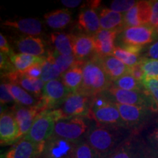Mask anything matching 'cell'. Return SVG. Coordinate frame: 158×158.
Returning <instances> with one entry per match:
<instances>
[{"label":"cell","mask_w":158,"mask_h":158,"mask_svg":"<svg viewBox=\"0 0 158 158\" xmlns=\"http://www.w3.org/2000/svg\"><path fill=\"white\" fill-rule=\"evenodd\" d=\"M128 130L104 127L97 124L89 126L85 139L100 158H105L127 139Z\"/></svg>","instance_id":"cell-1"},{"label":"cell","mask_w":158,"mask_h":158,"mask_svg":"<svg viewBox=\"0 0 158 158\" xmlns=\"http://www.w3.org/2000/svg\"><path fill=\"white\" fill-rule=\"evenodd\" d=\"M82 69L83 82L78 92L93 98L103 93L112 85V81L105 72L96 55L85 61Z\"/></svg>","instance_id":"cell-2"},{"label":"cell","mask_w":158,"mask_h":158,"mask_svg":"<svg viewBox=\"0 0 158 158\" xmlns=\"http://www.w3.org/2000/svg\"><path fill=\"white\" fill-rule=\"evenodd\" d=\"M87 118L98 126L126 129L115 104L102 94L92 98Z\"/></svg>","instance_id":"cell-3"},{"label":"cell","mask_w":158,"mask_h":158,"mask_svg":"<svg viewBox=\"0 0 158 158\" xmlns=\"http://www.w3.org/2000/svg\"><path fill=\"white\" fill-rule=\"evenodd\" d=\"M61 119H64V116L60 108L44 110L37 116L29 133L24 137L44 147L46 141L54 135L55 123Z\"/></svg>","instance_id":"cell-4"},{"label":"cell","mask_w":158,"mask_h":158,"mask_svg":"<svg viewBox=\"0 0 158 158\" xmlns=\"http://www.w3.org/2000/svg\"><path fill=\"white\" fill-rule=\"evenodd\" d=\"M101 94L114 103L147 108L154 113L158 111V105L146 89L141 91H128L110 86Z\"/></svg>","instance_id":"cell-5"},{"label":"cell","mask_w":158,"mask_h":158,"mask_svg":"<svg viewBox=\"0 0 158 158\" xmlns=\"http://www.w3.org/2000/svg\"><path fill=\"white\" fill-rule=\"evenodd\" d=\"M105 158H157V153L140 138L130 135Z\"/></svg>","instance_id":"cell-6"},{"label":"cell","mask_w":158,"mask_h":158,"mask_svg":"<svg viewBox=\"0 0 158 158\" xmlns=\"http://www.w3.org/2000/svg\"><path fill=\"white\" fill-rule=\"evenodd\" d=\"M70 93L61 79L50 81L44 84L42 94L39 98V106L43 110L57 109L62 106Z\"/></svg>","instance_id":"cell-7"},{"label":"cell","mask_w":158,"mask_h":158,"mask_svg":"<svg viewBox=\"0 0 158 158\" xmlns=\"http://www.w3.org/2000/svg\"><path fill=\"white\" fill-rule=\"evenodd\" d=\"M158 37L155 29L149 25L136 27H126L118 33L117 39L122 45H132L143 47L151 44ZM118 45V46H120Z\"/></svg>","instance_id":"cell-8"},{"label":"cell","mask_w":158,"mask_h":158,"mask_svg":"<svg viewBox=\"0 0 158 158\" xmlns=\"http://www.w3.org/2000/svg\"><path fill=\"white\" fill-rule=\"evenodd\" d=\"M89 126L83 117L61 119L55 123L54 135L72 141H78L85 138Z\"/></svg>","instance_id":"cell-9"},{"label":"cell","mask_w":158,"mask_h":158,"mask_svg":"<svg viewBox=\"0 0 158 158\" xmlns=\"http://www.w3.org/2000/svg\"><path fill=\"white\" fill-rule=\"evenodd\" d=\"M119 112L124 127L128 130H135L143 127L150 119L151 110L140 106L114 103Z\"/></svg>","instance_id":"cell-10"},{"label":"cell","mask_w":158,"mask_h":158,"mask_svg":"<svg viewBox=\"0 0 158 158\" xmlns=\"http://www.w3.org/2000/svg\"><path fill=\"white\" fill-rule=\"evenodd\" d=\"M92 99V97L78 91L71 92L60 108L64 118L87 117Z\"/></svg>","instance_id":"cell-11"},{"label":"cell","mask_w":158,"mask_h":158,"mask_svg":"<svg viewBox=\"0 0 158 158\" xmlns=\"http://www.w3.org/2000/svg\"><path fill=\"white\" fill-rule=\"evenodd\" d=\"M78 141L53 135L45 144L42 158H74Z\"/></svg>","instance_id":"cell-12"},{"label":"cell","mask_w":158,"mask_h":158,"mask_svg":"<svg viewBox=\"0 0 158 158\" xmlns=\"http://www.w3.org/2000/svg\"><path fill=\"white\" fill-rule=\"evenodd\" d=\"M21 139L19 127L12 110H4L0 115V143L11 145Z\"/></svg>","instance_id":"cell-13"},{"label":"cell","mask_w":158,"mask_h":158,"mask_svg":"<svg viewBox=\"0 0 158 158\" xmlns=\"http://www.w3.org/2000/svg\"><path fill=\"white\" fill-rule=\"evenodd\" d=\"M19 127L20 137L23 138L29 133L35 118L41 112L44 111L40 106H27L15 103L12 108Z\"/></svg>","instance_id":"cell-14"},{"label":"cell","mask_w":158,"mask_h":158,"mask_svg":"<svg viewBox=\"0 0 158 158\" xmlns=\"http://www.w3.org/2000/svg\"><path fill=\"white\" fill-rule=\"evenodd\" d=\"M7 81L6 83L19 85L27 92L35 97L40 98L45 83L40 78H33L27 76L23 71H14L6 74H2V77Z\"/></svg>","instance_id":"cell-15"},{"label":"cell","mask_w":158,"mask_h":158,"mask_svg":"<svg viewBox=\"0 0 158 158\" xmlns=\"http://www.w3.org/2000/svg\"><path fill=\"white\" fill-rule=\"evenodd\" d=\"M151 1H138L124 13V28L149 25L151 16Z\"/></svg>","instance_id":"cell-16"},{"label":"cell","mask_w":158,"mask_h":158,"mask_svg":"<svg viewBox=\"0 0 158 158\" xmlns=\"http://www.w3.org/2000/svg\"><path fill=\"white\" fill-rule=\"evenodd\" d=\"M43 149L44 147L23 137L9 150L2 154L1 158H39L42 156Z\"/></svg>","instance_id":"cell-17"},{"label":"cell","mask_w":158,"mask_h":158,"mask_svg":"<svg viewBox=\"0 0 158 158\" xmlns=\"http://www.w3.org/2000/svg\"><path fill=\"white\" fill-rule=\"evenodd\" d=\"M14 45L19 54L45 57L48 54L44 41L38 37L23 36L15 40Z\"/></svg>","instance_id":"cell-18"},{"label":"cell","mask_w":158,"mask_h":158,"mask_svg":"<svg viewBox=\"0 0 158 158\" xmlns=\"http://www.w3.org/2000/svg\"><path fill=\"white\" fill-rule=\"evenodd\" d=\"M119 31L101 29L93 35L95 45L96 56L102 57L110 56L115 48V40Z\"/></svg>","instance_id":"cell-19"},{"label":"cell","mask_w":158,"mask_h":158,"mask_svg":"<svg viewBox=\"0 0 158 158\" xmlns=\"http://www.w3.org/2000/svg\"><path fill=\"white\" fill-rule=\"evenodd\" d=\"M87 7L82 8L78 14L77 26L84 34L93 36L101 29L99 15L95 10L88 5Z\"/></svg>","instance_id":"cell-20"},{"label":"cell","mask_w":158,"mask_h":158,"mask_svg":"<svg viewBox=\"0 0 158 158\" xmlns=\"http://www.w3.org/2000/svg\"><path fill=\"white\" fill-rule=\"evenodd\" d=\"M2 26L16 29L27 36L38 37L42 35L43 31L42 22L33 18L21 19L17 21H6L2 23Z\"/></svg>","instance_id":"cell-21"},{"label":"cell","mask_w":158,"mask_h":158,"mask_svg":"<svg viewBox=\"0 0 158 158\" xmlns=\"http://www.w3.org/2000/svg\"><path fill=\"white\" fill-rule=\"evenodd\" d=\"M73 54L77 59L81 61H86L95 56L93 36L84 33L75 35Z\"/></svg>","instance_id":"cell-22"},{"label":"cell","mask_w":158,"mask_h":158,"mask_svg":"<svg viewBox=\"0 0 158 158\" xmlns=\"http://www.w3.org/2000/svg\"><path fill=\"white\" fill-rule=\"evenodd\" d=\"M102 68L113 83L124 75L129 73L130 68L116 58L113 55L107 56H98Z\"/></svg>","instance_id":"cell-23"},{"label":"cell","mask_w":158,"mask_h":158,"mask_svg":"<svg viewBox=\"0 0 158 158\" xmlns=\"http://www.w3.org/2000/svg\"><path fill=\"white\" fill-rule=\"evenodd\" d=\"M99 19L101 29L110 31H118L119 32L124 29V14L112 10L110 9L102 8L99 13Z\"/></svg>","instance_id":"cell-24"},{"label":"cell","mask_w":158,"mask_h":158,"mask_svg":"<svg viewBox=\"0 0 158 158\" xmlns=\"http://www.w3.org/2000/svg\"><path fill=\"white\" fill-rule=\"evenodd\" d=\"M74 38L75 35L63 31H54L50 35L51 43L54 51L62 55L73 54Z\"/></svg>","instance_id":"cell-25"},{"label":"cell","mask_w":158,"mask_h":158,"mask_svg":"<svg viewBox=\"0 0 158 158\" xmlns=\"http://www.w3.org/2000/svg\"><path fill=\"white\" fill-rule=\"evenodd\" d=\"M45 22L54 29L66 28L72 21V13L68 9H58L44 15Z\"/></svg>","instance_id":"cell-26"},{"label":"cell","mask_w":158,"mask_h":158,"mask_svg":"<svg viewBox=\"0 0 158 158\" xmlns=\"http://www.w3.org/2000/svg\"><path fill=\"white\" fill-rule=\"evenodd\" d=\"M84 62L70 69L61 76V80L63 84L71 92H78L83 82L82 66Z\"/></svg>","instance_id":"cell-27"},{"label":"cell","mask_w":158,"mask_h":158,"mask_svg":"<svg viewBox=\"0 0 158 158\" xmlns=\"http://www.w3.org/2000/svg\"><path fill=\"white\" fill-rule=\"evenodd\" d=\"M6 86L8 89L10 93L13 96L17 104L21 106H39L40 100L35 98L34 95H31L29 92H27L19 85L11 84V83H6Z\"/></svg>","instance_id":"cell-28"},{"label":"cell","mask_w":158,"mask_h":158,"mask_svg":"<svg viewBox=\"0 0 158 158\" xmlns=\"http://www.w3.org/2000/svg\"><path fill=\"white\" fill-rule=\"evenodd\" d=\"M10 59L15 71H24L35 64H42L45 57L14 53L10 56Z\"/></svg>","instance_id":"cell-29"},{"label":"cell","mask_w":158,"mask_h":158,"mask_svg":"<svg viewBox=\"0 0 158 158\" xmlns=\"http://www.w3.org/2000/svg\"><path fill=\"white\" fill-rule=\"evenodd\" d=\"M41 67H42V74L40 79L44 83L61 78L62 73L55 62L51 51H48V54L45 56L44 62L43 63Z\"/></svg>","instance_id":"cell-30"},{"label":"cell","mask_w":158,"mask_h":158,"mask_svg":"<svg viewBox=\"0 0 158 158\" xmlns=\"http://www.w3.org/2000/svg\"><path fill=\"white\" fill-rule=\"evenodd\" d=\"M55 62L60 70L61 73L64 74L67 71L70 70L73 67L81 64L84 61H81L76 59L74 54L72 55H62L59 54L56 51H51Z\"/></svg>","instance_id":"cell-31"},{"label":"cell","mask_w":158,"mask_h":158,"mask_svg":"<svg viewBox=\"0 0 158 158\" xmlns=\"http://www.w3.org/2000/svg\"><path fill=\"white\" fill-rule=\"evenodd\" d=\"M111 86L116 88L128 91H141L145 89L142 83L136 80L130 73L124 75L117 80L114 81L112 83Z\"/></svg>","instance_id":"cell-32"},{"label":"cell","mask_w":158,"mask_h":158,"mask_svg":"<svg viewBox=\"0 0 158 158\" xmlns=\"http://www.w3.org/2000/svg\"><path fill=\"white\" fill-rule=\"evenodd\" d=\"M112 55L115 56L116 58L119 59L121 62H123L124 64H126L129 68H132V67L139 64L142 57L140 56V55H136L128 52L119 46L115 47Z\"/></svg>","instance_id":"cell-33"},{"label":"cell","mask_w":158,"mask_h":158,"mask_svg":"<svg viewBox=\"0 0 158 158\" xmlns=\"http://www.w3.org/2000/svg\"><path fill=\"white\" fill-rule=\"evenodd\" d=\"M74 158H100L90 147L86 139L83 138L77 142Z\"/></svg>","instance_id":"cell-34"},{"label":"cell","mask_w":158,"mask_h":158,"mask_svg":"<svg viewBox=\"0 0 158 158\" xmlns=\"http://www.w3.org/2000/svg\"><path fill=\"white\" fill-rule=\"evenodd\" d=\"M139 64L141 65L145 76H158V59H152L141 57Z\"/></svg>","instance_id":"cell-35"},{"label":"cell","mask_w":158,"mask_h":158,"mask_svg":"<svg viewBox=\"0 0 158 158\" xmlns=\"http://www.w3.org/2000/svg\"><path fill=\"white\" fill-rule=\"evenodd\" d=\"M141 83L158 105V76H144Z\"/></svg>","instance_id":"cell-36"},{"label":"cell","mask_w":158,"mask_h":158,"mask_svg":"<svg viewBox=\"0 0 158 158\" xmlns=\"http://www.w3.org/2000/svg\"><path fill=\"white\" fill-rule=\"evenodd\" d=\"M136 1L132 0H114L111 2L110 7L112 10L117 12V13H127L129 10L133 7L135 4Z\"/></svg>","instance_id":"cell-37"},{"label":"cell","mask_w":158,"mask_h":158,"mask_svg":"<svg viewBox=\"0 0 158 158\" xmlns=\"http://www.w3.org/2000/svg\"><path fill=\"white\" fill-rule=\"evenodd\" d=\"M0 101H1V106L3 105L4 106L6 105H15L16 103L13 96L10 93L5 83H2L1 86H0Z\"/></svg>","instance_id":"cell-38"},{"label":"cell","mask_w":158,"mask_h":158,"mask_svg":"<svg viewBox=\"0 0 158 158\" xmlns=\"http://www.w3.org/2000/svg\"><path fill=\"white\" fill-rule=\"evenodd\" d=\"M144 58L158 59V40L148 45L143 50V56Z\"/></svg>","instance_id":"cell-39"},{"label":"cell","mask_w":158,"mask_h":158,"mask_svg":"<svg viewBox=\"0 0 158 158\" xmlns=\"http://www.w3.org/2000/svg\"><path fill=\"white\" fill-rule=\"evenodd\" d=\"M151 16L149 25L153 28H155L158 25V0L151 1Z\"/></svg>","instance_id":"cell-40"},{"label":"cell","mask_w":158,"mask_h":158,"mask_svg":"<svg viewBox=\"0 0 158 158\" xmlns=\"http://www.w3.org/2000/svg\"><path fill=\"white\" fill-rule=\"evenodd\" d=\"M0 51L1 53L8 55L9 56L15 53L9 45L6 37L2 33L0 34Z\"/></svg>","instance_id":"cell-41"},{"label":"cell","mask_w":158,"mask_h":158,"mask_svg":"<svg viewBox=\"0 0 158 158\" xmlns=\"http://www.w3.org/2000/svg\"><path fill=\"white\" fill-rule=\"evenodd\" d=\"M42 64H35L33 66L27 69L23 73H25L27 76L31 77L33 78H40L41 74H42Z\"/></svg>","instance_id":"cell-42"},{"label":"cell","mask_w":158,"mask_h":158,"mask_svg":"<svg viewBox=\"0 0 158 158\" xmlns=\"http://www.w3.org/2000/svg\"><path fill=\"white\" fill-rule=\"evenodd\" d=\"M129 73L131 75V76H133L136 80L140 82L142 81L144 76H145V74H144L141 65L139 64L135 65V66L134 67H132V68H130Z\"/></svg>","instance_id":"cell-43"},{"label":"cell","mask_w":158,"mask_h":158,"mask_svg":"<svg viewBox=\"0 0 158 158\" xmlns=\"http://www.w3.org/2000/svg\"><path fill=\"white\" fill-rule=\"evenodd\" d=\"M149 141L150 144H151V147L153 148L154 149L158 151V127H156L155 130L149 134Z\"/></svg>","instance_id":"cell-44"},{"label":"cell","mask_w":158,"mask_h":158,"mask_svg":"<svg viewBox=\"0 0 158 158\" xmlns=\"http://www.w3.org/2000/svg\"><path fill=\"white\" fill-rule=\"evenodd\" d=\"M82 1L79 0H62L61 3L68 8H75L81 4Z\"/></svg>","instance_id":"cell-45"},{"label":"cell","mask_w":158,"mask_h":158,"mask_svg":"<svg viewBox=\"0 0 158 158\" xmlns=\"http://www.w3.org/2000/svg\"><path fill=\"white\" fill-rule=\"evenodd\" d=\"M155 31H156V32H157V35H158V25L157 26V27H155Z\"/></svg>","instance_id":"cell-46"}]
</instances>
